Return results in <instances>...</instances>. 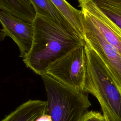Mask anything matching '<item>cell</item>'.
<instances>
[{"instance_id": "obj_11", "label": "cell", "mask_w": 121, "mask_h": 121, "mask_svg": "<svg viewBox=\"0 0 121 121\" xmlns=\"http://www.w3.org/2000/svg\"><path fill=\"white\" fill-rule=\"evenodd\" d=\"M28 1L34 7L36 14L45 17L73 30L68 21L50 0H28Z\"/></svg>"}, {"instance_id": "obj_3", "label": "cell", "mask_w": 121, "mask_h": 121, "mask_svg": "<svg viewBox=\"0 0 121 121\" xmlns=\"http://www.w3.org/2000/svg\"><path fill=\"white\" fill-rule=\"evenodd\" d=\"M47 95L46 113L52 121H80L91 103L86 93L67 86L44 73L40 76Z\"/></svg>"}, {"instance_id": "obj_10", "label": "cell", "mask_w": 121, "mask_h": 121, "mask_svg": "<svg viewBox=\"0 0 121 121\" xmlns=\"http://www.w3.org/2000/svg\"><path fill=\"white\" fill-rule=\"evenodd\" d=\"M0 10L31 23L36 15L28 0H0Z\"/></svg>"}, {"instance_id": "obj_4", "label": "cell", "mask_w": 121, "mask_h": 121, "mask_svg": "<svg viewBox=\"0 0 121 121\" xmlns=\"http://www.w3.org/2000/svg\"><path fill=\"white\" fill-rule=\"evenodd\" d=\"M83 15L85 42L96 52L121 91V54L107 42L94 25L86 12L80 9Z\"/></svg>"}, {"instance_id": "obj_13", "label": "cell", "mask_w": 121, "mask_h": 121, "mask_svg": "<svg viewBox=\"0 0 121 121\" xmlns=\"http://www.w3.org/2000/svg\"><path fill=\"white\" fill-rule=\"evenodd\" d=\"M80 121H107L104 116L97 111H88Z\"/></svg>"}, {"instance_id": "obj_6", "label": "cell", "mask_w": 121, "mask_h": 121, "mask_svg": "<svg viewBox=\"0 0 121 121\" xmlns=\"http://www.w3.org/2000/svg\"><path fill=\"white\" fill-rule=\"evenodd\" d=\"M0 41L6 36L11 37L17 45L19 57L24 59L28 54L32 44L34 27L32 23L26 22L9 12L0 10Z\"/></svg>"}, {"instance_id": "obj_12", "label": "cell", "mask_w": 121, "mask_h": 121, "mask_svg": "<svg viewBox=\"0 0 121 121\" xmlns=\"http://www.w3.org/2000/svg\"><path fill=\"white\" fill-rule=\"evenodd\" d=\"M121 29V0H88Z\"/></svg>"}, {"instance_id": "obj_14", "label": "cell", "mask_w": 121, "mask_h": 121, "mask_svg": "<svg viewBox=\"0 0 121 121\" xmlns=\"http://www.w3.org/2000/svg\"><path fill=\"white\" fill-rule=\"evenodd\" d=\"M35 121H52L51 116L48 114L45 113L39 117Z\"/></svg>"}, {"instance_id": "obj_7", "label": "cell", "mask_w": 121, "mask_h": 121, "mask_svg": "<svg viewBox=\"0 0 121 121\" xmlns=\"http://www.w3.org/2000/svg\"><path fill=\"white\" fill-rule=\"evenodd\" d=\"M79 7L87 14L105 40L121 54V29L88 0H78Z\"/></svg>"}, {"instance_id": "obj_5", "label": "cell", "mask_w": 121, "mask_h": 121, "mask_svg": "<svg viewBox=\"0 0 121 121\" xmlns=\"http://www.w3.org/2000/svg\"><path fill=\"white\" fill-rule=\"evenodd\" d=\"M84 44L80 45L53 62L46 73L67 86L84 91L86 75Z\"/></svg>"}, {"instance_id": "obj_9", "label": "cell", "mask_w": 121, "mask_h": 121, "mask_svg": "<svg viewBox=\"0 0 121 121\" xmlns=\"http://www.w3.org/2000/svg\"><path fill=\"white\" fill-rule=\"evenodd\" d=\"M68 21L74 31L84 39L83 15L66 0H50Z\"/></svg>"}, {"instance_id": "obj_8", "label": "cell", "mask_w": 121, "mask_h": 121, "mask_svg": "<svg viewBox=\"0 0 121 121\" xmlns=\"http://www.w3.org/2000/svg\"><path fill=\"white\" fill-rule=\"evenodd\" d=\"M46 102L29 100L18 106L1 121H35L46 113Z\"/></svg>"}, {"instance_id": "obj_1", "label": "cell", "mask_w": 121, "mask_h": 121, "mask_svg": "<svg viewBox=\"0 0 121 121\" xmlns=\"http://www.w3.org/2000/svg\"><path fill=\"white\" fill-rule=\"evenodd\" d=\"M34 36L31 49L23 60L26 66L40 76L55 61L85 44L72 29L45 17L36 15L33 22Z\"/></svg>"}, {"instance_id": "obj_2", "label": "cell", "mask_w": 121, "mask_h": 121, "mask_svg": "<svg viewBox=\"0 0 121 121\" xmlns=\"http://www.w3.org/2000/svg\"><path fill=\"white\" fill-rule=\"evenodd\" d=\"M84 49L86 75L84 92L96 97L107 121H121V91L104 64L86 42Z\"/></svg>"}]
</instances>
